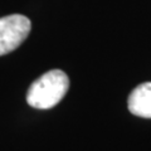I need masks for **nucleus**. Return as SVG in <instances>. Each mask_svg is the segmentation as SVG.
<instances>
[{
    "label": "nucleus",
    "mask_w": 151,
    "mask_h": 151,
    "mask_svg": "<svg viewBox=\"0 0 151 151\" xmlns=\"http://www.w3.org/2000/svg\"><path fill=\"white\" fill-rule=\"evenodd\" d=\"M68 88V76L60 69H52L32 83L27 102L37 110H49L62 101Z\"/></svg>",
    "instance_id": "obj_1"
},
{
    "label": "nucleus",
    "mask_w": 151,
    "mask_h": 151,
    "mask_svg": "<svg viewBox=\"0 0 151 151\" xmlns=\"http://www.w3.org/2000/svg\"><path fill=\"white\" fill-rule=\"evenodd\" d=\"M127 103L132 115L142 119H151V82L136 87L131 92Z\"/></svg>",
    "instance_id": "obj_3"
},
{
    "label": "nucleus",
    "mask_w": 151,
    "mask_h": 151,
    "mask_svg": "<svg viewBox=\"0 0 151 151\" xmlns=\"http://www.w3.org/2000/svg\"><path fill=\"white\" fill-rule=\"evenodd\" d=\"M30 20L20 14L0 18V55L17 49L30 32Z\"/></svg>",
    "instance_id": "obj_2"
}]
</instances>
